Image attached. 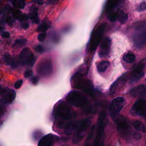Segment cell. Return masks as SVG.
<instances>
[{"instance_id":"cell-11","label":"cell","mask_w":146,"mask_h":146,"mask_svg":"<svg viewBox=\"0 0 146 146\" xmlns=\"http://www.w3.org/2000/svg\"><path fill=\"white\" fill-rule=\"evenodd\" d=\"M144 64L142 63L136 64L131 71L129 75L130 83L133 84L138 81L144 75Z\"/></svg>"},{"instance_id":"cell-40","label":"cell","mask_w":146,"mask_h":146,"mask_svg":"<svg viewBox=\"0 0 146 146\" xmlns=\"http://www.w3.org/2000/svg\"><path fill=\"white\" fill-rule=\"evenodd\" d=\"M1 35L3 38H9L10 36V33L9 32H4Z\"/></svg>"},{"instance_id":"cell-12","label":"cell","mask_w":146,"mask_h":146,"mask_svg":"<svg viewBox=\"0 0 146 146\" xmlns=\"http://www.w3.org/2000/svg\"><path fill=\"white\" fill-rule=\"evenodd\" d=\"M131 113L140 116H146V100L140 99L133 106Z\"/></svg>"},{"instance_id":"cell-9","label":"cell","mask_w":146,"mask_h":146,"mask_svg":"<svg viewBox=\"0 0 146 146\" xmlns=\"http://www.w3.org/2000/svg\"><path fill=\"white\" fill-rule=\"evenodd\" d=\"M117 129L119 134L124 137H128L130 135V126L128 120L124 117L120 116L116 120Z\"/></svg>"},{"instance_id":"cell-3","label":"cell","mask_w":146,"mask_h":146,"mask_svg":"<svg viewBox=\"0 0 146 146\" xmlns=\"http://www.w3.org/2000/svg\"><path fill=\"white\" fill-rule=\"evenodd\" d=\"M106 123V115L104 112H102L99 117L96 133L92 146H104V127Z\"/></svg>"},{"instance_id":"cell-44","label":"cell","mask_w":146,"mask_h":146,"mask_svg":"<svg viewBox=\"0 0 146 146\" xmlns=\"http://www.w3.org/2000/svg\"><path fill=\"white\" fill-rule=\"evenodd\" d=\"M49 2L50 3H55L57 2V0H49Z\"/></svg>"},{"instance_id":"cell-7","label":"cell","mask_w":146,"mask_h":146,"mask_svg":"<svg viewBox=\"0 0 146 146\" xmlns=\"http://www.w3.org/2000/svg\"><path fill=\"white\" fill-rule=\"evenodd\" d=\"M36 72L42 76L51 75L53 72V66L51 60L49 59L42 60L37 65Z\"/></svg>"},{"instance_id":"cell-33","label":"cell","mask_w":146,"mask_h":146,"mask_svg":"<svg viewBox=\"0 0 146 146\" xmlns=\"http://www.w3.org/2000/svg\"><path fill=\"white\" fill-rule=\"evenodd\" d=\"M33 74V71L31 70H27L25 74H24V76L26 78H30L31 77Z\"/></svg>"},{"instance_id":"cell-23","label":"cell","mask_w":146,"mask_h":146,"mask_svg":"<svg viewBox=\"0 0 146 146\" xmlns=\"http://www.w3.org/2000/svg\"><path fill=\"white\" fill-rule=\"evenodd\" d=\"M110 63L107 61H102L100 62L97 66V70L99 72H104L109 67Z\"/></svg>"},{"instance_id":"cell-29","label":"cell","mask_w":146,"mask_h":146,"mask_svg":"<svg viewBox=\"0 0 146 146\" xmlns=\"http://www.w3.org/2000/svg\"><path fill=\"white\" fill-rule=\"evenodd\" d=\"M108 19L111 22H115L117 19V13L111 11L108 13Z\"/></svg>"},{"instance_id":"cell-1","label":"cell","mask_w":146,"mask_h":146,"mask_svg":"<svg viewBox=\"0 0 146 146\" xmlns=\"http://www.w3.org/2000/svg\"><path fill=\"white\" fill-rule=\"evenodd\" d=\"M132 39L136 48H142L146 43V22L139 21L132 26Z\"/></svg>"},{"instance_id":"cell-8","label":"cell","mask_w":146,"mask_h":146,"mask_svg":"<svg viewBox=\"0 0 146 146\" xmlns=\"http://www.w3.org/2000/svg\"><path fill=\"white\" fill-rule=\"evenodd\" d=\"M74 80L75 87L82 90L83 91L92 95L93 93V86L91 82L87 80L81 78L78 74H76L73 77Z\"/></svg>"},{"instance_id":"cell-14","label":"cell","mask_w":146,"mask_h":146,"mask_svg":"<svg viewBox=\"0 0 146 146\" xmlns=\"http://www.w3.org/2000/svg\"><path fill=\"white\" fill-rule=\"evenodd\" d=\"M111 42L108 37H106L102 41L99 50V55L100 57H105L107 56L111 50Z\"/></svg>"},{"instance_id":"cell-31","label":"cell","mask_w":146,"mask_h":146,"mask_svg":"<svg viewBox=\"0 0 146 146\" xmlns=\"http://www.w3.org/2000/svg\"><path fill=\"white\" fill-rule=\"evenodd\" d=\"M13 17L14 18H16V19H21V17H22L23 14H22V13L18 11V10H17V11H14L13 13Z\"/></svg>"},{"instance_id":"cell-37","label":"cell","mask_w":146,"mask_h":146,"mask_svg":"<svg viewBox=\"0 0 146 146\" xmlns=\"http://www.w3.org/2000/svg\"><path fill=\"white\" fill-rule=\"evenodd\" d=\"M39 80V79L37 76H34L31 79V82L34 84H36L38 83V82Z\"/></svg>"},{"instance_id":"cell-35","label":"cell","mask_w":146,"mask_h":146,"mask_svg":"<svg viewBox=\"0 0 146 146\" xmlns=\"http://www.w3.org/2000/svg\"><path fill=\"white\" fill-rule=\"evenodd\" d=\"M35 50L38 52H39V53H42L44 51V48L41 45H38L35 47Z\"/></svg>"},{"instance_id":"cell-2","label":"cell","mask_w":146,"mask_h":146,"mask_svg":"<svg viewBox=\"0 0 146 146\" xmlns=\"http://www.w3.org/2000/svg\"><path fill=\"white\" fill-rule=\"evenodd\" d=\"M54 113L55 116L62 119H70L76 117V112L64 102H59L55 107Z\"/></svg>"},{"instance_id":"cell-39","label":"cell","mask_w":146,"mask_h":146,"mask_svg":"<svg viewBox=\"0 0 146 146\" xmlns=\"http://www.w3.org/2000/svg\"><path fill=\"white\" fill-rule=\"evenodd\" d=\"M6 21V22H7L9 25H12V24H13V22H14L10 17H7Z\"/></svg>"},{"instance_id":"cell-18","label":"cell","mask_w":146,"mask_h":146,"mask_svg":"<svg viewBox=\"0 0 146 146\" xmlns=\"http://www.w3.org/2000/svg\"><path fill=\"white\" fill-rule=\"evenodd\" d=\"M124 0H107L106 4V10L109 13L113 11V9L122 3Z\"/></svg>"},{"instance_id":"cell-26","label":"cell","mask_w":146,"mask_h":146,"mask_svg":"<svg viewBox=\"0 0 146 146\" xmlns=\"http://www.w3.org/2000/svg\"><path fill=\"white\" fill-rule=\"evenodd\" d=\"M29 17L30 19L33 20V22L35 23H38L39 22V18L38 15V10L37 9H34L33 11H31V13L29 15Z\"/></svg>"},{"instance_id":"cell-30","label":"cell","mask_w":146,"mask_h":146,"mask_svg":"<svg viewBox=\"0 0 146 146\" xmlns=\"http://www.w3.org/2000/svg\"><path fill=\"white\" fill-rule=\"evenodd\" d=\"M137 10L138 11H143L146 10V2H141L139 5Z\"/></svg>"},{"instance_id":"cell-21","label":"cell","mask_w":146,"mask_h":146,"mask_svg":"<svg viewBox=\"0 0 146 146\" xmlns=\"http://www.w3.org/2000/svg\"><path fill=\"white\" fill-rule=\"evenodd\" d=\"M5 60L6 63L7 65L10 66L11 67H12L13 68L16 67L18 65V62H17V60L15 58L8 55L5 56Z\"/></svg>"},{"instance_id":"cell-34","label":"cell","mask_w":146,"mask_h":146,"mask_svg":"<svg viewBox=\"0 0 146 146\" xmlns=\"http://www.w3.org/2000/svg\"><path fill=\"white\" fill-rule=\"evenodd\" d=\"M22 83H23V80H22V79L17 81V82L15 83V84H14V87H15V88H17V89L21 87Z\"/></svg>"},{"instance_id":"cell-13","label":"cell","mask_w":146,"mask_h":146,"mask_svg":"<svg viewBox=\"0 0 146 146\" xmlns=\"http://www.w3.org/2000/svg\"><path fill=\"white\" fill-rule=\"evenodd\" d=\"M125 104V100L121 97L115 98L111 102L110 106V111L112 115H116L119 113Z\"/></svg>"},{"instance_id":"cell-20","label":"cell","mask_w":146,"mask_h":146,"mask_svg":"<svg viewBox=\"0 0 146 146\" xmlns=\"http://www.w3.org/2000/svg\"><path fill=\"white\" fill-rule=\"evenodd\" d=\"M117 19L121 23H124L128 19V15L123 10H119L117 13Z\"/></svg>"},{"instance_id":"cell-16","label":"cell","mask_w":146,"mask_h":146,"mask_svg":"<svg viewBox=\"0 0 146 146\" xmlns=\"http://www.w3.org/2000/svg\"><path fill=\"white\" fill-rule=\"evenodd\" d=\"M128 76L126 75H123L119 78H118L111 86L110 89V94H112L116 92V91L121 87L125 83L127 79Z\"/></svg>"},{"instance_id":"cell-36","label":"cell","mask_w":146,"mask_h":146,"mask_svg":"<svg viewBox=\"0 0 146 146\" xmlns=\"http://www.w3.org/2000/svg\"><path fill=\"white\" fill-rule=\"evenodd\" d=\"M25 1L23 0H19V3H18V7L20 9H23L25 6Z\"/></svg>"},{"instance_id":"cell-41","label":"cell","mask_w":146,"mask_h":146,"mask_svg":"<svg viewBox=\"0 0 146 146\" xmlns=\"http://www.w3.org/2000/svg\"><path fill=\"white\" fill-rule=\"evenodd\" d=\"M19 0H12V3L14 6L18 7V3Z\"/></svg>"},{"instance_id":"cell-22","label":"cell","mask_w":146,"mask_h":146,"mask_svg":"<svg viewBox=\"0 0 146 146\" xmlns=\"http://www.w3.org/2000/svg\"><path fill=\"white\" fill-rule=\"evenodd\" d=\"M133 125L135 129H136L138 131L142 132L143 133L145 132L146 131V128L144 124L140 121H135L133 123Z\"/></svg>"},{"instance_id":"cell-5","label":"cell","mask_w":146,"mask_h":146,"mask_svg":"<svg viewBox=\"0 0 146 146\" xmlns=\"http://www.w3.org/2000/svg\"><path fill=\"white\" fill-rule=\"evenodd\" d=\"M106 27V24H102L98 26L92 33L89 44V48L91 51H95L100 43L103 34L105 31Z\"/></svg>"},{"instance_id":"cell-6","label":"cell","mask_w":146,"mask_h":146,"mask_svg":"<svg viewBox=\"0 0 146 146\" xmlns=\"http://www.w3.org/2000/svg\"><path fill=\"white\" fill-rule=\"evenodd\" d=\"M91 123V121L88 119H85L79 121L72 139L74 143H78L83 139L87 129L90 127Z\"/></svg>"},{"instance_id":"cell-45","label":"cell","mask_w":146,"mask_h":146,"mask_svg":"<svg viewBox=\"0 0 146 146\" xmlns=\"http://www.w3.org/2000/svg\"><path fill=\"white\" fill-rule=\"evenodd\" d=\"M145 146H146V142H145Z\"/></svg>"},{"instance_id":"cell-46","label":"cell","mask_w":146,"mask_h":146,"mask_svg":"<svg viewBox=\"0 0 146 146\" xmlns=\"http://www.w3.org/2000/svg\"><path fill=\"white\" fill-rule=\"evenodd\" d=\"M0 117H1V116H0Z\"/></svg>"},{"instance_id":"cell-4","label":"cell","mask_w":146,"mask_h":146,"mask_svg":"<svg viewBox=\"0 0 146 146\" xmlns=\"http://www.w3.org/2000/svg\"><path fill=\"white\" fill-rule=\"evenodd\" d=\"M67 102L76 107H84L88 105V99L82 93L76 91H71L66 97Z\"/></svg>"},{"instance_id":"cell-27","label":"cell","mask_w":146,"mask_h":146,"mask_svg":"<svg viewBox=\"0 0 146 146\" xmlns=\"http://www.w3.org/2000/svg\"><path fill=\"white\" fill-rule=\"evenodd\" d=\"M26 39H18L16 40L14 43L13 46L15 47H21L26 44Z\"/></svg>"},{"instance_id":"cell-32","label":"cell","mask_w":146,"mask_h":146,"mask_svg":"<svg viewBox=\"0 0 146 146\" xmlns=\"http://www.w3.org/2000/svg\"><path fill=\"white\" fill-rule=\"evenodd\" d=\"M46 36V34L45 33H42L40 34H39V35L38 36V39L39 41L42 42L45 39Z\"/></svg>"},{"instance_id":"cell-15","label":"cell","mask_w":146,"mask_h":146,"mask_svg":"<svg viewBox=\"0 0 146 146\" xmlns=\"http://www.w3.org/2000/svg\"><path fill=\"white\" fill-rule=\"evenodd\" d=\"M131 95L135 98H143L146 95V86L139 85L133 88L130 92Z\"/></svg>"},{"instance_id":"cell-19","label":"cell","mask_w":146,"mask_h":146,"mask_svg":"<svg viewBox=\"0 0 146 146\" xmlns=\"http://www.w3.org/2000/svg\"><path fill=\"white\" fill-rule=\"evenodd\" d=\"M53 143V136L51 134H48L40 139L38 146H52Z\"/></svg>"},{"instance_id":"cell-17","label":"cell","mask_w":146,"mask_h":146,"mask_svg":"<svg viewBox=\"0 0 146 146\" xmlns=\"http://www.w3.org/2000/svg\"><path fill=\"white\" fill-rule=\"evenodd\" d=\"M2 95H3L2 99V102L5 104H10L15 99L16 93L13 90L5 89V91Z\"/></svg>"},{"instance_id":"cell-43","label":"cell","mask_w":146,"mask_h":146,"mask_svg":"<svg viewBox=\"0 0 146 146\" xmlns=\"http://www.w3.org/2000/svg\"><path fill=\"white\" fill-rule=\"evenodd\" d=\"M29 24H28L27 23H24L22 24V27H23V29H27V28L29 27Z\"/></svg>"},{"instance_id":"cell-28","label":"cell","mask_w":146,"mask_h":146,"mask_svg":"<svg viewBox=\"0 0 146 146\" xmlns=\"http://www.w3.org/2000/svg\"><path fill=\"white\" fill-rule=\"evenodd\" d=\"M48 28V24L47 23H43L37 27V31L39 32L44 33Z\"/></svg>"},{"instance_id":"cell-42","label":"cell","mask_w":146,"mask_h":146,"mask_svg":"<svg viewBox=\"0 0 146 146\" xmlns=\"http://www.w3.org/2000/svg\"><path fill=\"white\" fill-rule=\"evenodd\" d=\"M33 1L38 5H42L43 3V0H33Z\"/></svg>"},{"instance_id":"cell-38","label":"cell","mask_w":146,"mask_h":146,"mask_svg":"<svg viewBox=\"0 0 146 146\" xmlns=\"http://www.w3.org/2000/svg\"><path fill=\"white\" fill-rule=\"evenodd\" d=\"M133 137L136 140H139L141 138V134L139 133V132H135L133 133Z\"/></svg>"},{"instance_id":"cell-25","label":"cell","mask_w":146,"mask_h":146,"mask_svg":"<svg viewBox=\"0 0 146 146\" xmlns=\"http://www.w3.org/2000/svg\"><path fill=\"white\" fill-rule=\"evenodd\" d=\"M95 129V125H93L91 127V129H90V131L88 133V136H87V140H86L85 146H91V140H92V139L94 137Z\"/></svg>"},{"instance_id":"cell-24","label":"cell","mask_w":146,"mask_h":146,"mask_svg":"<svg viewBox=\"0 0 146 146\" xmlns=\"http://www.w3.org/2000/svg\"><path fill=\"white\" fill-rule=\"evenodd\" d=\"M135 55L132 52H128L125 54L123 57V60L124 62L129 63L133 62L135 60Z\"/></svg>"},{"instance_id":"cell-10","label":"cell","mask_w":146,"mask_h":146,"mask_svg":"<svg viewBox=\"0 0 146 146\" xmlns=\"http://www.w3.org/2000/svg\"><path fill=\"white\" fill-rule=\"evenodd\" d=\"M19 60L24 65L32 67L35 61V57L29 48H23L19 54Z\"/></svg>"}]
</instances>
